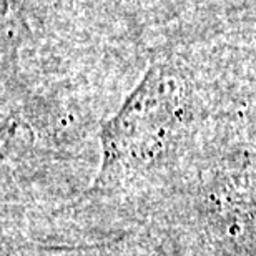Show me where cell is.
<instances>
[{"label": "cell", "instance_id": "cell-1", "mask_svg": "<svg viewBox=\"0 0 256 256\" xmlns=\"http://www.w3.org/2000/svg\"><path fill=\"white\" fill-rule=\"evenodd\" d=\"M175 102L176 96L170 82L152 72L128 98L115 120L105 128V166L125 156L135 146L152 140L155 132L170 120Z\"/></svg>", "mask_w": 256, "mask_h": 256}]
</instances>
